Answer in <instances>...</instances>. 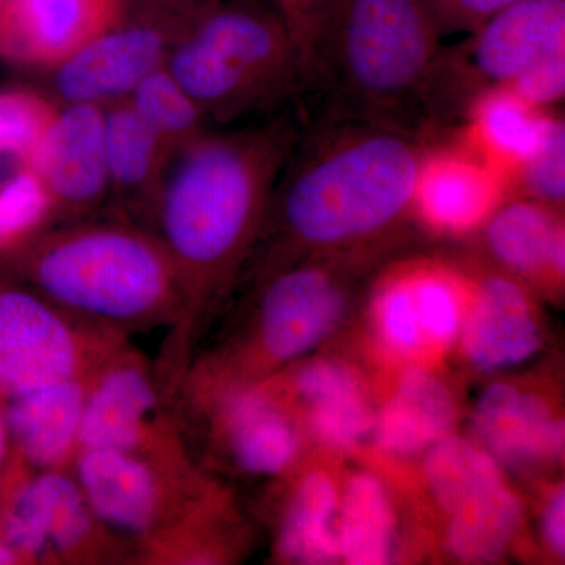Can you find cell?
<instances>
[{"mask_svg":"<svg viewBox=\"0 0 565 565\" xmlns=\"http://www.w3.org/2000/svg\"><path fill=\"white\" fill-rule=\"evenodd\" d=\"M511 196H525L550 206H563L565 196V125L557 118L555 128L533 158L509 185Z\"/></svg>","mask_w":565,"mask_h":565,"instance_id":"cell-33","label":"cell"},{"mask_svg":"<svg viewBox=\"0 0 565 565\" xmlns=\"http://www.w3.org/2000/svg\"><path fill=\"white\" fill-rule=\"evenodd\" d=\"M10 564H22L21 556L6 542L0 541V565Z\"/></svg>","mask_w":565,"mask_h":565,"instance_id":"cell-39","label":"cell"},{"mask_svg":"<svg viewBox=\"0 0 565 565\" xmlns=\"http://www.w3.org/2000/svg\"><path fill=\"white\" fill-rule=\"evenodd\" d=\"M200 7L161 0H140L132 6L129 0L120 21L50 71L58 102L104 109L128 99L145 77L166 66L174 43Z\"/></svg>","mask_w":565,"mask_h":565,"instance_id":"cell-10","label":"cell"},{"mask_svg":"<svg viewBox=\"0 0 565 565\" xmlns=\"http://www.w3.org/2000/svg\"><path fill=\"white\" fill-rule=\"evenodd\" d=\"M492 258L512 275L539 285H559L565 270V233L559 207L508 196L482 225Z\"/></svg>","mask_w":565,"mask_h":565,"instance_id":"cell-20","label":"cell"},{"mask_svg":"<svg viewBox=\"0 0 565 565\" xmlns=\"http://www.w3.org/2000/svg\"><path fill=\"white\" fill-rule=\"evenodd\" d=\"M423 470L446 515L452 556L473 564L500 559L522 523V505L497 460L484 448L448 435L427 449Z\"/></svg>","mask_w":565,"mask_h":565,"instance_id":"cell-11","label":"cell"},{"mask_svg":"<svg viewBox=\"0 0 565 565\" xmlns=\"http://www.w3.org/2000/svg\"><path fill=\"white\" fill-rule=\"evenodd\" d=\"M375 329L386 348L399 355L427 351L407 263L382 277L373 299Z\"/></svg>","mask_w":565,"mask_h":565,"instance_id":"cell-30","label":"cell"},{"mask_svg":"<svg viewBox=\"0 0 565 565\" xmlns=\"http://www.w3.org/2000/svg\"><path fill=\"white\" fill-rule=\"evenodd\" d=\"M0 266L66 313L125 337L169 330L180 313V277L166 245L128 218L46 225L0 256Z\"/></svg>","mask_w":565,"mask_h":565,"instance_id":"cell-4","label":"cell"},{"mask_svg":"<svg viewBox=\"0 0 565 565\" xmlns=\"http://www.w3.org/2000/svg\"><path fill=\"white\" fill-rule=\"evenodd\" d=\"M340 494L329 475L311 471L300 479L277 534V555L296 564L340 559Z\"/></svg>","mask_w":565,"mask_h":565,"instance_id":"cell-27","label":"cell"},{"mask_svg":"<svg viewBox=\"0 0 565 565\" xmlns=\"http://www.w3.org/2000/svg\"><path fill=\"white\" fill-rule=\"evenodd\" d=\"M212 437L244 473L277 476L291 467L300 435L280 385L264 381L230 393L202 415Z\"/></svg>","mask_w":565,"mask_h":565,"instance_id":"cell-17","label":"cell"},{"mask_svg":"<svg viewBox=\"0 0 565 565\" xmlns=\"http://www.w3.org/2000/svg\"><path fill=\"white\" fill-rule=\"evenodd\" d=\"M505 88L537 109L556 110L565 93V55L539 63Z\"/></svg>","mask_w":565,"mask_h":565,"instance_id":"cell-35","label":"cell"},{"mask_svg":"<svg viewBox=\"0 0 565 565\" xmlns=\"http://www.w3.org/2000/svg\"><path fill=\"white\" fill-rule=\"evenodd\" d=\"M291 393L323 444L353 448L373 433L374 414L359 374L338 360H313L294 374Z\"/></svg>","mask_w":565,"mask_h":565,"instance_id":"cell-25","label":"cell"},{"mask_svg":"<svg viewBox=\"0 0 565 565\" xmlns=\"http://www.w3.org/2000/svg\"><path fill=\"white\" fill-rule=\"evenodd\" d=\"M542 534L546 545L556 556L564 557L565 552V493L564 487H557L546 501L542 515Z\"/></svg>","mask_w":565,"mask_h":565,"instance_id":"cell-37","label":"cell"},{"mask_svg":"<svg viewBox=\"0 0 565 565\" xmlns=\"http://www.w3.org/2000/svg\"><path fill=\"white\" fill-rule=\"evenodd\" d=\"M96 373L44 386L3 407L11 455L33 470H71L79 452L82 414Z\"/></svg>","mask_w":565,"mask_h":565,"instance_id":"cell-19","label":"cell"},{"mask_svg":"<svg viewBox=\"0 0 565 565\" xmlns=\"http://www.w3.org/2000/svg\"><path fill=\"white\" fill-rule=\"evenodd\" d=\"M396 519L384 484L373 475L356 473L340 500V559L351 565L388 564Z\"/></svg>","mask_w":565,"mask_h":565,"instance_id":"cell-28","label":"cell"},{"mask_svg":"<svg viewBox=\"0 0 565 565\" xmlns=\"http://www.w3.org/2000/svg\"><path fill=\"white\" fill-rule=\"evenodd\" d=\"M74 478L95 515L134 542L172 522L211 479L189 457H148L109 449H81Z\"/></svg>","mask_w":565,"mask_h":565,"instance_id":"cell-12","label":"cell"},{"mask_svg":"<svg viewBox=\"0 0 565 565\" xmlns=\"http://www.w3.org/2000/svg\"><path fill=\"white\" fill-rule=\"evenodd\" d=\"M444 40L422 0H332L305 61L303 122H382L423 136Z\"/></svg>","mask_w":565,"mask_h":565,"instance_id":"cell-3","label":"cell"},{"mask_svg":"<svg viewBox=\"0 0 565 565\" xmlns=\"http://www.w3.org/2000/svg\"><path fill=\"white\" fill-rule=\"evenodd\" d=\"M129 337L66 313L28 285L0 277V408L99 370Z\"/></svg>","mask_w":565,"mask_h":565,"instance_id":"cell-8","label":"cell"},{"mask_svg":"<svg viewBox=\"0 0 565 565\" xmlns=\"http://www.w3.org/2000/svg\"><path fill=\"white\" fill-rule=\"evenodd\" d=\"M557 110H542L505 87L489 88L470 104L460 134L511 185L519 170L544 147Z\"/></svg>","mask_w":565,"mask_h":565,"instance_id":"cell-23","label":"cell"},{"mask_svg":"<svg viewBox=\"0 0 565 565\" xmlns=\"http://www.w3.org/2000/svg\"><path fill=\"white\" fill-rule=\"evenodd\" d=\"M166 68L211 125L299 109L305 63L269 0H215L193 14Z\"/></svg>","mask_w":565,"mask_h":565,"instance_id":"cell-5","label":"cell"},{"mask_svg":"<svg viewBox=\"0 0 565 565\" xmlns=\"http://www.w3.org/2000/svg\"><path fill=\"white\" fill-rule=\"evenodd\" d=\"M20 163L39 178L50 196L52 217L63 223L90 218L109 200L103 107H58L43 139Z\"/></svg>","mask_w":565,"mask_h":565,"instance_id":"cell-15","label":"cell"},{"mask_svg":"<svg viewBox=\"0 0 565 565\" xmlns=\"http://www.w3.org/2000/svg\"><path fill=\"white\" fill-rule=\"evenodd\" d=\"M52 218L51 200L35 173L20 163L0 182V256L44 228Z\"/></svg>","mask_w":565,"mask_h":565,"instance_id":"cell-31","label":"cell"},{"mask_svg":"<svg viewBox=\"0 0 565 565\" xmlns=\"http://www.w3.org/2000/svg\"><path fill=\"white\" fill-rule=\"evenodd\" d=\"M441 36L468 35L516 0H422Z\"/></svg>","mask_w":565,"mask_h":565,"instance_id":"cell-34","label":"cell"},{"mask_svg":"<svg viewBox=\"0 0 565 565\" xmlns=\"http://www.w3.org/2000/svg\"><path fill=\"white\" fill-rule=\"evenodd\" d=\"M456 404L448 386L429 371L412 367L374 416L375 441L388 455L412 456L448 437Z\"/></svg>","mask_w":565,"mask_h":565,"instance_id":"cell-26","label":"cell"},{"mask_svg":"<svg viewBox=\"0 0 565 565\" xmlns=\"http://www.w3.org/2000/svg\"><path fill=\"white\" fill-rule=\"evenodd\" d=\"M81 449H109L148 457H189L180 424L169 414L154 366L131 343L122 345L93 377Z\"/></svg>","mask_w":565,"mask_h":565,"instance_id":"cell-13","label":"cell"},{"mask_svg":"<svg viewBox=\"0 0 565 565\" xmlns=\"http://www.w3.org/2000/svg\"><path fill=\"white\" fill-rule=\"evenodd\" d=\"M423 136L424 151L412 215L430 232L463 236L482 228L509 196L508 184L459 128Z\"/></svg>","mask_w":565,"mask_h":565,"instance_id":"cell-14","label":"cell"},{"mask_svg":"<svg viewBox=\"0 0 565 565\" xmlns=\"http://www.w3.org/2000/svg\"><path fill=\"white\" fill-rule=\"evenodd\" d=\"M459 338L468 362L479 371L516 366L542 344L533 303L525 288L509 274L479 278Z\"/></svg>","mask_w":565,"mask_h":565,"instance_id":"cell-18","label":"cell"},{"mask_svg":"<svg viewBox=\"0 0 565 565\" xmlns=\"http://www.w3.org/2000/svg\"><path fill=\"white\" fill-rule=\"evenodd\" d=\"M109 200L115 217L147 225L172 151L145 125L128 99L104 107Z\"/></svg>","mask_w":565,"mask_h":565,"instance_id":"cell-22","label":"cell"},{"mask_svg":"<svg viewBox=\"0 0 565 565\" xmlns=\"http://www.w3.org/2000/svg\"><path fill=\"white\" fill-rule=\"evenodd\" d=\"M475 429L494 460L512 467L557 462L564 423L534 394L509 384L486 388L475 408Z\"/></svg>","mask_w":565,"mask_h":565,"instance_id":"cell-21","label":"cell"},{"mask_svg":"<svg viewBox=\"0 0 565 565\" xmlns=\"http://www.w3.org/2000/svg\"><path fill=\"white\" fill-rule=\"evenodd\" d=\"M58 107L36 92L0 90V156L24 162L50 129Z\"/></svg>","mask_w":565,"mask_h":565,"instance_id":"cell-32","label":"cell"},{"mask_svg":"<svg viewBox=\"0 0 565 565\" xmlns=\"http://www.w3.org/2000/svg\"><path fill=\"white\" fill-rule=\"evenodd\" d=\"M228 494L211 482L184 509L140 541L134 542L131 564H218L234 557L237 537Z\"/></svg>","mask_w":565,"mask_h":565,"instance_id":"cell-24","label":"cell"},{"mask_svg":"<svg viewBox=\"0 0 565 565\" xmlns=\"http://www.w3.org/2000/svg\"><path fill=\"white\" fill-rule=\"evenodd\" d=\"M0 541L22 564H131L132 544L109 530L71 470H33L7 456L0 473Z\"/></svg>","mask_w":565,"mask_h":565,"instance_id":"cell-7","label":"cell"},{"mask_svg":"<svg viewBox=\"0 0 565 565\" xmlns=\"http://www.w3.org/2000/svg\"><path fill=\"white\" fill-rule=\"evenodd\" d=\"M299 109L206 129L170 154L147 226L177 267L181 308L154 366L172 407L212 313L259 241L286 159L302 132Z\"/></svg>","mask_w":565,"mask_h":565,"instance_id":"cell-1","label":"cell"},{"mask_svg":"<svg viewBox=\"0 0 565 565\" xmlns=\"http://www.w3.org/2000/svg\"><path fill=\"white\" fill-rule=\"evenodd\" d=\"M0 6H2V0H0Z\"/></svg>","mask_w":565,"mask_h":565,"instance_id":"cell-41","label":"cell"},{"mask_svg":"<svg viewBox=\"0 0 565 565\" xmlns=\"http://www.w3.org/2000/svg\"><path fill=\"white\" fill-rule=\"evenodd\" d=\"M269 2L288 25L305 63L316 29L332 0H269Z\"/></svg>","mask_w":565,"mask_h":565,"instance_id":"cell-36","label":"cell"},{"mask_svg":"<svg viewBox=\"0 0 565 565\" xmlns=\"http://www.w3.org/2000/svg\"><path fill=\"white\" fill-rule=\"evenodd\" d=\"M128 102L172 152L210 129L211 122L199 104L166 66L145 77Z\"/></svg>","mask_w":565,"mask_h":565,"instance_id":"cell-29","label":"cell"},{"mask_svg":"<svg viewBox=\"0 0 565 565\" xmlns=\"http://www.w3.org/2000/svg\"><path fill=\"white\" fill-rule=\"evenodd\" d=\"M129 0H2L0 61L51 71L120 21Z\"/></svg>","mask_w":565,"mask_h":565,"instance_id":"cell-16","label":"cell"},{"mask_svg":"<svg viewBox=\"0 0 565 565\" xmlns=\"http://www.w3.org/2000/svg\"><path fill=\"white\" fill-rule=\"evenodd\" d=\"M353 255L311 256L263 275L248 332L217 351L196 355L173 407L202 415L222 397L262 384L273 371L313 351L345 313Z\"/></svg>","mask_w":565,"mask_h":565,"instance_id":"cell-6","label":"cell"},{"mask_svg":"<svg viewBox=\"0 0 565 565\" xmlns=\"http://www.w3.org/2000/svg\"><path fill=\"white\" fill-rule=\"evenodd\" d=\"M444 50L434 85L435 117L462 122L476 96L511 87L522 74L565 55V0H516Z\"/></svg>","mask_w":565,"mask_h":565,"instance_id":"cell-9","label":"cell"},{"mask_svg":"<svg viewBox=\"0 0 565 565\" xmlns=\"http://www.w3.org/2000/svg\"><path fill=\"white\" fill-rule=\"evenodd\" d=\"M9 427H7L6 414L0 408V473H2L3 465H6L7 456H9Z\"/></svg>","mask_w":565,"mask_h":565,"instance_id":"cell-38","label":"cell"},{"mask_svg":"<svg viewBox=\"0 0 565 565\" xmlns=\"http://www.w3.org/2000/svg\"><path fill=\"white\" fill-rule=\"evenodd\" d=\"M424 140L382 122H303L275 182L263 275L311 256L371 252L414 210Z\"/></svg>","mask_w":565,"mask_h":565,"instance_id":"cell-2","label":"cell"},{"mask_svg":"<svg viewBox=\"0 0 565 565\" xmlns=\"http://www.w3.org/2000/svg\"><path fill=\"white\" fill-rule=\"evenodd\" d=\"M167 3H178V6H204V3L215 2V0H161Z\"/></svg>","mask_w":565,"mask_h":565,"instance_id":"cell-40","label":"cell"}]
</instances>
